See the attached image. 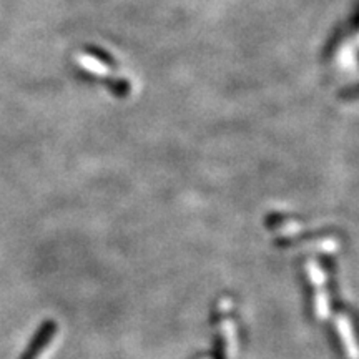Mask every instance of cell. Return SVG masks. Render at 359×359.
Segmentation results:
<instances>
[{"instance_id": "6da1fadb", "label": "cell", "mask_w": 359, "mask_h": 359, "mask_svg": "<svg viewBox=\"0 0 359 359\" xmlns=\"http://www.w3.org/2000/svg\"><path fill=\"white\" fill-rule=\"evenodd\" d=\"M57 333V323L55 321H45L40 325L37 333L34 334L32 341L27 346V349L22 354L20 359H37L39 354L47 348V344L53 339Z\"/></svg>"}]
</instances>
